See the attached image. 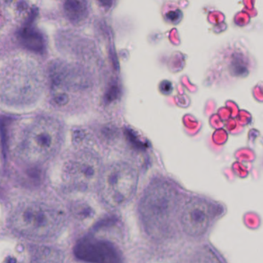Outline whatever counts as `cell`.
I'll return each instance as SVG.
<instances>
[{"mask_svg":"<svg viewBox=\"0 0 263 263\" xmlns=\"http://www.w3.org/2000/svg\"><path fill=\"white\" fill-rule=\"evenodd\" d=\"M138 183L137 169L124 161L113 163L101 175L98 184L100 196L110 207L128 202L135 195Z\"/></svg>","mask_w":263,"mask_h":263,"instance_id":"obj_6","label":"cell"},{"mask_svg":"<svg viewBox=\"0 0 263 263\" xmlns=\"http://www.w3.org/2000/svg\"><path fill=\"white\" fill-rule=\"evenodd\" d=\"M10 224L21 235L35 241H46L61 233L66 215L61 208L41 201L21 203L10 215Z\"/></svg>","mask_w":263,"mask_h":263,"instance_id":"obj_4","label":"cell"},{"mask_svg":"<svg viewBox=\"0 0 263 263\" xmlns=\"http://www.w3.org/2000/svg\"><path fill=\"white\" fill-rule=\"evenodd\" d=\"M62 137V127L54 118H30L22 123L13 137V154L28 164L44 162L58 152Z\"/></svg>","mask_w":263,"mask_h":263,"instance_id":"obj_3","label":"cell"},{"mask_svg":"<svg viewBox=\"0 0 263 263\" xmlns=\"http://www.w3.org/2000/svg\"><path fill=\"white\" fill-rule=\"evenodd\" d=\"M51 101L58 107L68 104L71 92L83 90L88 87L84 77L61 62H56L50 69Z\"/></svg>","mask_w":263,"mask_h":263,"instance_id":"obj_8","label":"cell"},{"mask_svg":"<svg viewBox=\"0 0 263 263\" xmlns=\"http://www.w3.org/2000/svg\"><path fill=\"white\" fill-rule=\"evenodd\" d=\"M64 10L68 19L73 23H81L87 17V7L85 2H67L64 5Z\"/></svg>","mask_w":263,"mask_h":263,"instance_id":"obj_10","label":"cell"},{"mask_svg":"<svg viewBox=\"0 0 263 263\" xmlns=\"http://www.w3.org/2000/svg\"><path fill=\"white\" fill-rule=\"evenodd\" d=\"M44 82V72L33 58L13 55L1 69V101L13 108L30 107L41 98Z\"/></svg>","mask_w":263,"mask_h":263,"instance_id":"obj_1","label":"cell"},{"mask_svg":"<svg viewBox=\"0 0 263 263\" xmlns=\"http://www.w3.org/2000/svg\"><path fill=\"white\" fill-rule=\"evenodd\" d=\"M79 259L90 263H122L121 254L110 241L95 237L83 238L75 247Z\"/></svg>","mask_w":263,"mask_h":263,"instance_id":"obj_9","label":"cell"},{"mask_svg":"<svg viewBox=\"0 0 263 263\" xmlns=\"http://www.w3.org/2000/svg\"><path fill=\"white\" fill-rule=\"evenodd\" d=\"M184 198L168 181L160 180L147 187L141 199L140 211L143 224L149 235L159 239L173 236Z\"/></svg>","mask_w":263,"mask_h":263,"instance_id":"obj_2","label":"cell"},{"mask_svg":"<svg viewBox=\"0 0 263 263\" xmlns=\"http://www.w3.org/2000/svg\"><path fill=\"white\" fill-rule=\"evenodd\" d=\"M219 204L198 195L186 196L178 213V224L182 232L192 239L207 235L220 217Z\"/></svg>","mask_w":263,"mask_h":263,"instance_id":"obj_7","label":"cell"},{"mask_svg":"<svg viewBox=\"0 0 263 263\" xmlns=\"http://www.w3.org/2000/svg\"><path fill=\"white\" fill-rule=\"evenodd\" d=\"M102 172L98 155L93 151L81 149L63 163L61 184L70 192H88L98 185Z\"/></svg>","mask_w":263,"mask_h":263,"instance_id":"obj_5","label":"cell"},{"mask_svg":"<svg viewBox=\"0 0 263 263\" xmlns=\"http://www.w3.org/2000/svg\"><path fill=\"white\" fill-rule=\"evenodd\" d=\"M33 263H59V254L50 249H40L34 255Z\"/></svg>","mask_w":263,"mask_h":263,"instance_id":"obj_11","label":"cell"}]
</instances>
